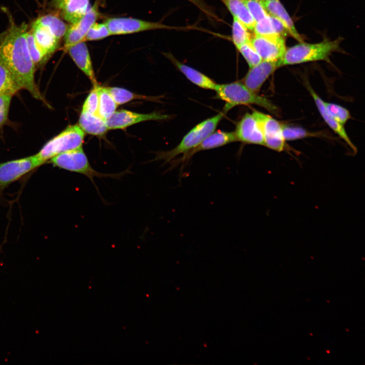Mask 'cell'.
Listing matches in <instances>:
<instances>
[{
    "mask_svg": "<svg viewBox=\"0 0 365 365\" xmlns=\"http://www.w3.org/2000/svg\"><path fill=\"white\" fill-rule=\"evenodd\" d=\"M9 25L0 33V57L22 89L38 99L43 100L34 81L35 65L30 57L26 40L27 25L17 24L8 15Z\"/></svg>",
    "mask_w": 365,
    "mask_h": 365,
    "instance_id": "obj_1",
    "label": "cell"
},
{
    "mask_svg": "<svg viewBox=\"0 0 365 365\" xmlns=\"http://www.w3.org/2000/svg\"><path fill=\"white\" fill-rule=\"evenodd\" d=\"M214 91L216 97L225 101L223 111L225 113L238 105L256 104L275 115L279 114V110L272 101L250 90L241 81L217 84Z\"/></svg>",
    "mask_w": 365,
    "mask_h": 365,
    "instance_id": "obj_2",
    "label": "cell"
},
{
    "mask_svg": "<svg viewBox=\"0 0 365 365\" xmlns=\"http://www.w3.org/2000/svg\"><path fill=\"white\" fill-rule=\"evenodd\" d=\"M341 41V39L338 38L334 41L324 40L315 44L300 42L286 48L283 57L277 62L278 66L279 67L320 60L328 61L333 52L340 50Z\"/></svg>",
    "mask_w": 365,
    "mask_h": 365,
    "instance_id": "obj_3",
    "label": "cell"
},
{
    "mask_svg": "<svg viewBox=\"0 0 365 365\" xmlns=\"http://www.w3.org/2000/svg\"><path fill=\"white\" fill-rule=\"evenodd\" d=\"M226 113L223 111L202 121L190 130L174 149L156 154L155 160L170 162L179 155H184L195 148L206 137L213 132Z\"/></svg>",
    "mask_w": 365,
    "mask_h": 365,
    "instance_id": "obj_4",
    "label": "cell"
},
{
    "mask_svg": "<svg viewBox=\"0 0 365 365\" xmlns=\"http://www.w3.org/2000/svg\"><path fill=\"white\" fill-rule=\"evenodd\" d=\"M50 161L54 166L60 168L86 176L97 190L98 188L94 181L95 177L119 179L130 172L128 169L120 173L110 174L96 171L90 165L82 147L59 154L52 157Z\"/></svg>",
    "mask_w": 365,
    "mask_h": 365,
    "instance_id": "obj_5",
    "label": "cell"
},
{
    "mask_svg": "<svg viewBox=\"0 0 365 365\" xmlns=\"http://www.w3.org/2000/svg\"><path fill=\"white\" fill-rule=\"evenodd\" d=\"M85 132L79 125L69 126L48 141L36 155L45 163L59 154L82 147Z\"/></svg>",
    "mask_w": 365,
    "mask_h": 365,
    "instance_id": "obj_6",
    "label": "cell"
},
{
    "mask_svg": "<svg viewBox=\"0 0 365 365\" xmlns=\"http://www.w3.org/2000/svg\"><path fill=\"white\" fill-rule=\"evenodd\" d=\"M104 22L112 35L128 34L159 29H176L178 27L166 25L159 22H152L129 17H113Z\"/></svg>",
    "mask_w": 365,
    "mask_h": 365,
    "instance_id": "obj_7",
    "label": "cell"
},
{
    "mask_svg": "<svg viewBox=\"0 0 365 365\" xmlns=\"http://www.w3.org/2000/svg\"><path fill=\"white\" fill-rule=\"evenodd\" d=\"M261 127L264 145L278 152L286 150L282 134V124L269 115L253 110L252 112Z\"/></svg>",
    "mask_w": 365,
    "mask_h": 365,
    "instance_id": "obj_8",
    "label": "cell"
},
{
    "mask_svg": "<svg viewBox=\"0 0 365 365\" xmlns=\"http://www.w3.org/2000/svg\"><path fill=\"white\" fill-rule=\"evenodd\" d=\"M43 163L35 154L0 164V188H4Z\"/></svg>",
    "mask_w": 365,
    "mask_h": 365,
    "instance_id": "obj_9",
    "label": "cell"
},
{
    "mask_svg": "<svg viewBox=\"0 0 365 365\" xmlns=\"http://www.w3.org/2000/svg\"><path fill=\"white\" fill-rule=\"evenodd\" d=\"M250 42L262 60L278 62L286 49L285 38L278 35L254 34Z\"/></svg>",
    "mask_w": 365,
    "mask_h": 365,
    "instance_id": "obj_10",
    "label": "cell"
},
{
    "mask_svg": "<svg viewBox=\"0 0 365 365\" xmlns=\"http://www.w3.org/2000/svg\"><path fill=\"white\" fill-rule=\"evenodd\" d=\"M98 5L95 2L89 8L86 13L75 23L68 25L63 37L64 49L83 41L90 27L100 17Z\"/></svg>",
    "mask_w": 365,
    "mask_h": 365,
    "instance_id": "obj_11",
    "label": "cell"
},
{
    "mask_svg": "<svg viewBox=\"0 0 365 365\" xmlns=\"http://www.w3.org/2000/svg\"><path fill=\"white\" fill-rule=\"evenodd\" d=\"M170 118L167 115L158 112L140 114L126 110L116 111L106 120L108 130L123 129L134 124L148 121H161Z\"/></svg>",
    "mask_w": 365,
    "mask_h": 365,
    "instance_id": "obj_12",
    "label": "cell"
},
{
    "mask_svg": "<svg viewBox=\"0 0 365 365\" xmlns=\"http://www.w3.org/2000/svg\"><path fill=\"white\" fill-rule=\"evenodd\" d=\"M234 133L237 141L264 145L261 127L252 113H246L243 116L238 122Z\"/></svg>",
    "mask_w": 365,
    "mask_h": 365,
    "instance_id": "obj_13",
    "label": "cell"
},
{
    "mask_svg": "<svg viewBox=\"0 0 365 365\" xmlns=\"http://www.w3.org/2000/svg\"><path fill=\"white\" fill-rule=\"evenodd\" d=\"M279 68L277 62L262 60L249 69L241 82L250 90L258 93L268 77Z\"/></svg>",
    "mask_w": 365,
    "mask_h": 365,
    "instance_id": "obj_14",
    "label": "cell"
},
{
    "mask_svg": "<svg viewBox=\"0 0 365 365\" xmlns=\"http://www.w3.org/2000/svg\"><path fill=\"white\" fill-rule=\"evenodd\" d=\"M237 141L234 132L217 131L212 132L206 137L200 144L179 159L173 162V166L184 163L189 160L194 154L202 151L209 150L218 148L228 143Z\"/></svg>",
    "mask_w": 365,
    "mask_h": 365,
    "instance_id": "obj_15",
    "label": "cell"
},
{
    "mask_svg": "<svg viewBox=\"0 0 365 365\" xmlns=\"http://www.w3.org/2000/svg\"><path fill=\"white\" fill-rule=\"evenodd\" d=\"M90 0H52L51 6L69 24L79 20L88 10Z\"/></svg>",
    "mask_w": 365,
    "mask_h": 365,
    "instance_id": "obj_16",
    "label": "cell"
},
{
    "mask_svg": "<svg viewBox=\"0 0 365 365\" xmlns=\"http://www.w3.org/2000/svg\"><path fill=\"white\" fill-rule=\"evenodd\" d=\"M78 67L87 76L94 86L98 85L89 51L86 42L82 41L65 50Z\"/></svg>",
    "mask_w": 365,
    "mask_h": 365,
    "instance_id": "obj_17",
    "label": "cell"
},
{
    "mask_svg": "<svg viewBox=\"0 0 365 365\" xmlns=\"http://www.w3.org/2000/svg\"><path fill=\"white\" fill-rule=\"evenodd\" d=\"M36 43L50 57L60 47L61 40L47 27L34 21L30 29Z\"/></svg>",
    "mask_w": 365,
    "mask_h": 365,
    "instance_id": "obj_18",
    "label": "cell"
},
{
    "mask_svg": "<svg viewBox=\"0 0 365 365\" xmlns=\"http://www.w3.org/2000/svg\"><path fill=\"white\" fill-rule=\"evenodd\" d=\"M307 88L314 99L318 111L326 123L336 134L346 142L352 150L354 154H355L357 153V148L347 135L344 125L338 123L328 114L325 108L324 101L313 89L308 86V85H307Z\"/></svg>",
    "mask_w": 365,
    "mask_h": 365,
    "instance_id": "obj_19",
    "label": "cell"
},
{
    "mask_svg": "<svg viewBox=\"0 0 365 365\" xmlns=\"http://www.w3.org/2000/svg\"><path fill=\"white\" fill-rule=\"evenodd\" d=\"M165 55L190 82L205 89L215 90L217 84L208 76L180 62L171 53H165Z\"/></svg>",
    "mask_w": 365,
    "mask_h": 365,
    "instance_id": "obj_20",
    "label": "cell"
},
{
    "mask_svg": "<svg viewBox=\"0 0 365 365\" xmlns=\"http://www.w3.org/2000/svg\"><path fill=\"white\" fill-rule=\"evenodd\" d=\"M261 1L268 13L283 23L289 35L300 42H303L302 37L297 31L293 20L279 1Z\"/></svg>",
    "mask_w": 365,
    "mask_h": 365,
    "instance_id": "obj_21",
    "label": "cell"
},
{
    "mask_svg": "<svg viewBox=\"0 0 365 365\" xmlns=\"http://www.w3.org/2000/svg\"><path fill=\"white\" fill-rule=\"evenodd\" d=\"M79 126L87 133L102 136L108 130L106 120L98 114H93L81 112L79 119Z\"/></svg>",
    "mask_w": 365,
    "mask_h": 365,
    "instance_id": "obj_22",
    "label": "cell"
},
{
    "mask_svg": "<svg viewBox=\"0 0 365 365\" xmlns=\"http://www.w3.org/2000/svg\"><path fill=\"white\" fill-rule=\"evenodd\" d=\"M233 15L249 30H253L256 21L243 0H220Z\"/></svg>",
    "mask_w": 365,
    "mask_h": 365,
    "instance_id": "obj_23",
    "label": "cell"
},
{
    "mask_svg": "<svg viewBox=\"0 0 365 365\" xmlns=\"http://www.w3.org/2000/svg\"><path fill=\"white\" fill-rule=\"evenodd\" d=\"M20 89L15 77L0 57V94L14 95Z\"/></svg>",
    "mask_w": 365,
    "mask_h": 365,
    "instance_id": "obj_24",
    "label": "cell"
},
{
    "mask_svg": "<svg viewBox=\"0 0 365 365\" xmlns=\"http://www.w3.org/2000/svg\"><path fill=\"white\" fill-rule=\"evenodd\" d=\"M98 115L105 120L116 111L118 104L107 90L106 87L98 86Z\"/></svg>",
    "mask_w": 365,
    "mask_h": 365,
    "instance_id": "obj_25",
    "label": "cell"
},
{
    "mask_svg": "<svg viewBox=\"0 0 365 365\" xmlns=\"http://www.w3.org/2000/svg\"><path fill=\"white\" fill-rule=\"evenodd\" d=\"M36 21L47 27L59 39H63L68 25L57 15L46 14L39 17Z\"/></svg>",
    "mask_w": 365,
    "mask_h": 365,
    "instance_id": "obj_26",
    "label": "cell"
},
{
    "mask_svg": "<svg viewBox=\"0 0 365 365\" xmlns=\"http://www.w3.org/2000/svg\"><path fill=\"white\" fill-rule=\"evenodd\" d=\"M106 88L118 105L126 103L133 100H153L155 99L152 97L132 92L122 88L106 87Z\"/></svg>",
    "mask_w": 365,
    "mask_h": 365,
    "instance_id": "obj_27",
    "label": "cell"
},
{
    "mask_svg": "<svg viewBox=\"0 0 365 365\" xmlns=\"http://www.w3.org/2000/svg\"><path fill=\"white\" fill-rule=\"evenodd\" d=\"M251 35L246 27L238 19L233 17L232 25V39L236 48L249 42Z\"/></svg>",
    "mask_w": 365,
    "mask_h": 365,
    "instance_id": "obj_28",
    "label": "cell"
},
{
    "mask_svg": "<svg viewBox=\"0 0 365 365\" xmlns=\"http://www.w3.org/2000/svg\"><path fill=\"white\" fill-rule=\"evenodd\" d=\"M26 40L30 57L35 65L48 60L50 57L37 44L30 30L27 31Z\"/></svg>",
    "mask_w": 365,
    "mask_h": 365,
    "instance_id": "obj_29",
    "label": "cell"
},
{
    "mask_svg": "<svg viewBox=\"0 0 365 365\" xmlns=\"http://www.w3.org/2000/svg\"><path fill=\"white\" fill-rule=\"evenodd\" d=\"M282 134L285 140H292L310 136H317V133L310 132L298 126L282 124Z\"/></svg>",
    "mask_w": 365,
    "mask_h": 365,
    "instance_id": "obj_30",
    "label": "cell"
},
{
    "mask_svg": "<svg viewBox=\"0 0 365 365\" xmlns=\"http://www.w3.org/2000/svg\"><path fill=\"white\" fill-rule=\"evenodd\" d=\"M111 35L112 34L104 22L97 23L95 22L89 28L83 41H98Z\"/></svg>",
    "mask_w": 365,
    "mask_h": 365,
    "instance_id": "obj_31",
    "label": "cell"
},
{
    "mask_svg": "<svg viewBox=\"0 0 365 365\" xmlns=\"http://www.w3.org/2000/svg\"><path fill=\"white\" fill-rule=\"evenodd\" d=\"M328 114L338 123L344 125L351 118L349 111L338 104L324 101Z\"/></svg>",
    "mask_w": 365,
    "mask_h": 365,
    "instance_id": "obj_32",
    "label": "cell"
},
{
    "mask_svg": "<svg viewBox=\"0 0 365 365\" xmlns=\"http://www.w3.org/2000/svg\"><path fill=\"white\" fill-rule=\"evenodd\" d=\"M236 49L242 55L249 67L255 66L262 61L250 42L244 44Z\"/></svg>",
    "mask_w": 365,
    "mask_h": 365,
    "instance_id": "obj_33",
    "label": "cell"
},
{
    "mask_svg": "<svg viewBox=\"0 0 365 365\" xmlns=\"http://www.w3.org/2000/svg\"><path fill=\"white\" fill-rule=\"evenodd\" d=\"M98 86H94L90 91L82 106V112L93 114H98Z\"/></svg>",
    "mask_w": 365,
    "mask_h": 365,
    "instance_id": "obj_34",
    "label": "cell"
},
{
    "mask_svg": "<svg viewBox=\"0 0 365 365\" xmlns=\"http://www.w3.org/2000/svg\"><path fill=\"white\" fill-rule=\"evenodd\" d=\"M256 22L267 17L269 14L260 0H243Z\"/></svg>",
    "mask_w": 365,
    "mask_h": 365,
    "instance_id": "obj_35",
    "label": "cell"
},
{
    "mask_svg": "<svg viewBox=\"0 0 365 365\" xmlns=\"http://www.w3.org/2000/svg\"><path fill=\"white\" fill-rule=\"evenodd\" d=\"M253 31L254 34L261 35H277L274 30L270 15L256 22Z\"/></svg>",
    "mask_w": 365,
    "mask_h": 365,
    "instance_id": "obj_36",
    "label": "cell"
},
{
    "mask_svg": "<svg viewBox=\"0 0 365 365\" xmlns=\"http://www.w3.org/2000/svg\"><path fill=\"white\" fill-rule=\"evenodd\" d=\"M13 95L0 94V127L7 121L11 101Z\"/></svg>",
    "mask_w": 365,
    "mask_h": 365,
    "instance_id": "obj_37",
    "label": "cell"
},
{
    "mask_svg": "<svg viewBox=\"0 0 365 365\" xmlns=\"http://www.w3.org/2000/svg\"><path fill=\"white\" fill-rule=\"evenodd\" d=\"M270 16L275 33L277 35L285 38L289 33L285 26L275 17L271 15H270Z\"/></svg>",
    "mask_w": 365,
    "mask_h": 365,
    "instance_id": "obj_38",
    "label": "cell"
},
{
    "mask_svg": "<svg viewBox=\"0 0 365 365\" xmlns=\"http://www.w3.org/2000/svg\"><path fill=\"white\" fill-rule=\"evenodd\" d=\"M196 7H197L200 10H201L205 14L212 18H216L215 15L210 10V8L205 4L203 0H188Z\"/></svg>",
    "mask_w": 365,
    "mask_h": 365,
    "instance_id": "obj_39",
    "label": "cell"
},
{
    "mask_svg": "<svg viewBox=\"0 0 365 365\" xmlns=\"http://www.w3.org/2000/svg\"><path fill=\"white\" fill-rule=\"evenodd\" d=\"M95 2L99 6L104 7L105 5L106 0H96Z\"/></svg>",
    "mask_w": 365,
    "mask_h": 365,
    "instance_id": "obj_40",
    "label": "cell"
},
{
    "mask_svg": "<svg viewBox=\"0 0 365 365\" xmlns=\"http://www.w3.org/2000/svg\"><path fill=\"white\" fill-rule=\"evenodd\" d=\"M262 1H279V0H261Z\"/></svg>",
    "mask_w": 365,
    "mask_h": 365,
    "instance_id": "obj_41",
    "label": "cell"
},
{
    "mask_svg": "<svg viewBox=\"0 0 365 365\" xmlns=\"http://www.w3.org/2000/svg\"><path fill=\"white\" fill-rule=\"evenodd\" d=\"M260 1H261V0H260Z\"/></svg>",
    "mask_w": 365,
    "mask_h": 365,
    "instance_id": "obj_42",
    "label": "cell"
}]
</instances>
